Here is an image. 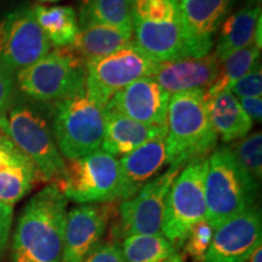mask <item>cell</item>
<instances>
[{
  "instance_id": "obj_34",
  "label": "cell",
  "mask_w": 262,
  "mask_h": 262,
  "mask_svg": "<svg viewBox=\"0 0 262 262\" xmlns=\"http://www.w3.org/2000/svg\"><path fill=\"white\" fill-rule=\"evenodd\" d=\"M239 103L244 112L255 122H261L262 119V98L261 97H242L238 98Z\"/></svg>"
},
{
  "instance_id": "obj_14",
  "label": "cell",
  "mask_w": 262,
  "mask_h": 262,
  "mask_svg": "<svg viewBox=\"0 0 262 262\" xmlns=\"http://www.w3.org/2000/svg\"><path fill=\"white\" fill-rule=\"evenodd\" d=\"M111 216V203L80 204L67 211L62 262H83L100 247Z\"/></svg>"
},
{
  "instance_id": "obj_28",
  "label": "cell",
  "mask_w": 262,
  "mask_h": 262,
  "mask_svg": "<svg viewBox=\"0 0 262 262\" xmlns=\"http://www.w3.org/2000/svg\"><path fill=\"white\" fill-rule=\"evenodd\" d=\"M228 149L242 168L260 182L262 178V134L260 131L238 140Z\"/></svg>"
},
{
  "instance_id": "obj_2",
  "label": "cell",
  "mask_w": 262,
  "mask_h": 262,
  "mask_svg": "<svg viewBox=\"0 0 262 262\" xmlns=\"http://www.w3.org/2000/svg\"><path fill=\"white\" fill-rule=\"evenodd\" d=\"M133 40L150 60L162 63L193 57L182 24L180 0H127Z\"/></svg>"
},
{
  "instance_id": "obj_1",
  "label": "cell",
  "mask_w": 262,
  "mask_h": 262,
  "mask_svg": "<svg viewBox=\"0 0 262 262\" xmlns=\"http://www.w3.org/2000/svg\"><path fill=\"white\" fill-rule=\"evenodd\" d=\"M67 204L56 183L29 199L12 235V262H62Z\"/></svg>"
},
{
  "instance_id": "obj_15",
  "label": "cell",
  "mask_w": 262,
  "mask_h": 262,
  "mask_svg": "<svg viewBox=\"0 0 262 262\" xmlns=\"http://www.w3.org/2000/svg\"><path fill=\"white\" fill-rule=\"evenodd\" d=\"M169 101L170 95L152 77H143L118 91L103 110L148 125L166 126Z\"/></svg>"
},
{
  "instance_id": "obj_20",
  "label": "cell",
  "mask_w": 262,
  "mask_h": 262,
  "mask_svg": "<svg viewBox=\"0 0 262 262\" xmlns=\"http://www.w3.org/2000/svg\"><path fill=\"white\" fill-rule=\"evenodd\" d=\"M102 148L113 157H124L150 140L166 135V126L143 124L113 111L103 110Z\"/></svg>"
},
{
  "instance_id": "obj_35",
  "label": "cell",
  "mask_w": 262,
  "mask_h": 262,
  "mask_svg": "<svg viewBox=\"0 0 262 262\" xmlns=\"http://www.w3.org/2000/svg\"><path fill=\"white\" fill-rule=\"evenodd\" d=\"M247 262H262V250L261 247H258L256 250L254 251L253 255L249 257V260Z\"/></svg>"
},
{
  "instance_id": "obj_7",
  "label": "cell",
  "mask_w": 262,
  "mask_h": 262,
  "mask_svg": "<svg viewBox=\"0 0 262 262\" xmlns=\"http://www.w3.org/2000/svg\"><path fill=\"white\" fill-rule=\"evenodd\" d=\"M52 130L61 156L73 160L102 148L103 110L86 91L52 103Z\"/></svg>"
},
{
  "instance_id": "obj_32",
  "label": "cell",
  "mask_w": 262,
  "mask_h": 262,
  "mask_svg": "<svg viewBox=\"0 0 262 262\" xmlns=\"http://www.w3.org/2000/svg\"><path fill=\"white\" fill-rule=\"evenodd\" d=\"M83 262H126L122 247L116 243L101 244Z\"/></svg>"
},
{
  "instance_id": "obj_36",
  "label": "cell",
  "mask_w": 262,
  "mask_h": 262,
  "mask_svg": "<svg viewBox=\"0 0 262 262\" xmlns=\"http://www.w3.org/2000/svg\"><path fill=\"white\" fill-rule=\"evenodd\" d=\"M6 136V118L5 116H0V139Z\"/></svg>"
},
{
  "instance_id": "obj_23",
  "label": "cell",
  "mask_w": 262,
  "mask_h": 262,
  "mask_svg": "<svg viewBox=\"0 0 262 262\" xmlns=\"http://www.w3.org/2000/svg\"><path fill=\"white\" fill-rule=\"evenodd\" d=\"M131 41L133 32L106 25H86L79 27L71 49L86 61L116 52Z\"/></svg>"
},
{
  "instance_id": "obj_25",
  "label": "cell",
  "mask_w": 262,
  "mask_h": 262,
  "mask_svg": "<svg viewBox=\"0 0 262 262\" xmlns=\"http://www.w3.org/2000/svg\"><path fill=\"white\" fill-rule=\"evenodd\" d=\"M126 262H186L185 256L163 234H136L124 238Z\"/></svg>"
},
{
  "instance_id": "obj_19",
  "label": "cell",
  "mask_w": 262,
  "mask_h": 262,
  "mask_svg": "<svg viewBox=\"0 0 262 262\" xmlns=\"http://www.w3.org/2000/svg\"><path fill=\"white\" fill-rule=\"evenodd\" d=\"M165 140L166 135L157 137L118 159L120 168L119 201L133 198L147 182L155 179L164 166L168 165Z\"/></svg>"
},
{
  "instance_id": "obj_33",
  "label": "cell",
  "mask_w": 262,
  "mask_h": 262,
  "mask_svg": "<svg viewBox=\"0 0 262 262\" xmlns=\"http://www.w3.org/2000/svg\"><path fill=\"white\" fill-rule=\"evenodd\" d=\"M12 206L0 202V254L5 250L12 226Z\"/></svg>"
},
{
  "instance_id": "obj_24",
  "label": "cell",
  "mask_w": 262,
  "mask_h": 262,
  "mask_svg": "<svg viewBox=\"0 0 262 262\" xmlns=\"http://www.w3.org/2000/svg\"><path fill=\"white\" fill-rule=\"evenodd\" d=\"M33 10L41 31L51 45L58 49L68 48L73 44L79 33V21L73 8L38 5Z\"/></svg>"
},
{
  "instance_id": "obj_10",
  "label": "cell",
  "mask_w": 262,
  "mask_h": 262,
  "mask_svg": "<svg viewBox=\"0 0 262 262\" xmlns=\"http://www.w3.org/2000/svg\"><path fill=\"white\" fill-rule=\"evenodd\" d=\"M157 64L133 40L112 54L86 60L85 91L103 110L118 91L140 78L152 77Z\"/></svg>"
},
{
  "instance_id": "obj_18",
  "label": "cell",
  "mask_w": 262,
  "mask_h": 262,
  "mask_svg": "<svg viewBox=\"0 0 262 262\" xmlns=\"http://www.w3.org/2000/svg\"><path fill=\"white\" fill-rule=\"evenodd\" d=\"M44 181L35 164L8 136L0 139V202L14 206Z\"/></svg>"
},
{
  "instance_id": "obj_6",
  "label": "cell",
  "mask_w": 262,
  "mask_h": 262,
  "mask_svg": "<svg viewBox=\"0 0 262 262\" xmlns=\"http://www.w3.org/2000/svg\"><path fill=\"white\" fill-rule=\"evenodd\" d=\"M19 91L34 102L56 103L85 90L86 61L71 47L58 48L17 72Z\"/></svg>"
},
{
  "instance_id": "obj_31",
  "label": "cell",
  "mask_w": 262,
  "mask_h": 262,
  "mask_svg": "<svg viewBox=\"0 0 262 262\" xmlns=\"http://www.w3.org/2000/svg\"><path fill=\"white\" fill-rule=\"evenodd\" d=\"M15 98V79L12 72L0 64V116H6Z\"/></svg>"
},
{
  "instance_id": "obj_26",
  "label": "cell",
  "mask_w": 262,
  "mask_h": 262,
  "mask_svg": "<svg viewBox=\"0 0 262 262\" xmlns=\"http://www.w3.org/2000/svg\"><path fill=\"white\" fill-rule=\"evenodd\" d=\"M261 50L255 45H250L241 50L232 52L219 64L217 74L210 86L204 91V100L216 95L229 91L237 81L256 67L260 60Z\"/></svg>"
},
{
  "instance_id": "obj_30",
  "label": "cell",
  "mask_w": 262,
  "mask_h": 262,
  "mask_svg": "<svg viewBox=\"0 0 262 262\" xmlns=\"http://www.w3.org/2000/svg\"><path fill=\"white\" fill-rule=\"evenodd\" d=\"M237 98L262 96V71L257 64L248 74L241 78L229 90Z\"/></svg>"
},
{
  "instance_id": "obj_12",
  "label": "cell",
  "mask_w": 262,
  "mask_h": 262,
  "mask_svg": "<svg viewBox=\"0 0 262 262\" xmlns=\"http://www.w3.org/2000/svg\"><path fill=\"white\" fill-rule=\"evenodd\" d=\"M182 168L169 166L162 175L147 182L133 198L120 203V233L124 237L136 234H162L164 209L173 180Z\"/></svg>"
},
{
  "instance_id": "obj_22",
  "label": "cell",
  "mask_w": 262,
  "mask_h": 262,
  "mask_svg": "<svg viewBox=\"0 0 262 262\" xmlns=\"http://www.w3.org/2000/svg\"><path fill=\"white\" fill-rule=\"evenodd\" d=\"M262 18L260 4L248 5L234 12L220 27L215 48V57L222 62L232 52L254 45L255 29Z\"/></svg>"
},
{
  "instance_id": "obj_29",
  "label": "cell",
  "mask_w": 262,
  "mask_h": 262,
  "mask_svg": "<svg viewBox=\"0 0 262 262\" xmlns=\"http://www.w3.org/2000/svg\"><path fill=\"white\" fill-rule=\"evenodd\" d=\"M214 231L215 229L212 228V226L209 224L206 219L193 226L183 248H185L186 254L194 262H202L203 258L205 257L211 244Z\"/></svg>"
},
{
  "instance_id": "obj_8",
  "label": "cell",
  "mask_w": 262,
  "mask_h": 262,
  "mask_svg": "<svg viewBox=\"0 0 262 262\" xmlns=\"http://www.w3.org/2000/svg\"><path fill=\"white\" fill-rule=\"evenodd\" d=\"M206 169L208 157L189 162L173 180L166 196L162 234L178 250L183 248L193 226L206 219Z\"/></svg>"
},
{
  "instance_id": "obj_5",
  "label": "cell",
  "mask_w": 262,
  "mask_h": 262,
  "mask_svg": "<svg viewBox=\"0 0 262 262\" xmlns=\"http://www.w3.org/2000/svg\"><path fill=\"white\" fill-rule=\"evenodd\" d=\"M5 118L9 139L35 164L44 181L57 182L63 175L66 162L52 130V103H17Z\"/></svg>"
},
{
  "instance_id": "obj_21",
  "label": "cell",
  "mask_w": 262,
  "mask_h": 262,
  "mask_svg": "<svg viewBox=\"0 0 262 262\" xmlns=\"http://www.w3.org/2000/svg\"><path fill=\"white\" fill-rule=\"evenodd\" d=\"M205 106L216 135L224 142L243 139L253 129L254 122L231 91H224L208 98Z\"/></svg>"
},
{
  "instance_id": "obj_4",
  "label": "cell",
  "mask_w": 262,
  "mask_h": 262,
  "mask_svg": "<svg viewBox=\"0 0 262 262\" xmlns=\"http://www.w3.org/2000/svg\"><path fill=\"white\" fill-rule=\"evenodd\" d=\"M258 183L227 146L215 148L208 157L204 182L206 220L212 228L256 205Z\"/></svg>"
},
{
  "instance_id": "obj_13",
  "label": "cell",
  "mask_w": 262,
  "mask_h": 262,
  "mask_svg": "<svg viewBox=\"0 0 262 262\" xmlns=\"http://www.w3.org/2000/svg\"><path fill=\"white\" fill-rule=\"evenodd\" d=\"M262 219L257 204L215 228L202 262H247L261 247Z\"/></svg>"
},
{
  "instance_id": "obj_16",
  "label": "cell",
  "mask_w": 262,
  "mask_h": 262,
  "mask_svg": "<svg viewBox=\"0 0 262 262\" xmlns=\"http://www.w3.org/2000/svg\"><path fill=\"white\" fill-rule=\"evenodd\" d=\"M235 0H180L182 24L193 57L210 54L216 32Z\"/></svg>"
},
{
  "instance_id": "obj_37",
  "label": "cell",
  "mask_w": 262,
  "mask_h": 262,
  "mask_svg": "<svg viewBox=\"0 0 262 262\" xmlns=\"http://www.w3.org/2000/svg\"><path fill=\"white\" fill-rule=\"evenodd\" d=\"M42 3H56V2H60V0H40Z\"/></svg>"
},
{
  "instance_id": "obj_3",
  "label": "cell",
  "mask_w": 262,
  "mask_h": 262,
  "mask_svg": "<svg viewBox=\"0 0 262 262\" xmlns=\"http://www.w3.org/2000/svg\"><path fill=\"white\" fill-rule=\"evenodd\" d=\"M166 160L183 168L192 160L208 157L219 136L206 112L204 91L194 90L170 97L166 119Z\"/></svg>"
},
{
  "instance_id": "obj_9",
  "label": "cell",
  "mask_w": 262,
  "mask_h": 262,
  "mask_svg": "<svg viewBox=\"0 0 262 262\" xmlns=\"http://www.w3.org/2000/svg\"><path fill=\"white\" fill-rule=\"evenodd\" d=\"M55 183L68 201L78 204L112 203L119 198V160L102 149L96 150L70 160Z\"/></svg>"
},
{
  "instance_id": "obj_17",
  "label": "cell",
  "mask_w": 262,
  "mask_h": 262,
  "mask_svg": "<svg viewBox=\"0 0 262 262\" xmlns=\"http://www.w3.org/2000/svg\"><path fill=\"white\" fill-rule=\"evenodd\" d=\"M219 64L220 62L214 54L162 62L157 64L152 78L169 95L194 90L205 91L214 81Z\"/></svg>"
},
{
  "instance_id": "obj_11",
  "label": "cell",
  "mask_w": 262,
  "mask_h": 262,
  "mask_svg": "<svg viewBox=\"0 0 262 262\" xmlns=\"http://www.w3.org/2000/svg\"><path fill=\"white\" fill-rule=\"evenodd\" d=\"M50 51L51 44L33 8L19 6L0 18V64L12 73L35 63Z\"/></svg>"
},
{
  "instance_id": "obj_27",
  "label": "cell",
  "mask_w": 262,
  "mask_h": 262,
  "mask_svg": "<svg viewBox=\"0 0 262 262\" xmlns=\"http://www.w3.org/2000/svg\"><path fill=\"white\" fill-rule=\"evenodd\" d=\"M79 27L106 25L133 32L127 0H79Z\"/></svg>"
}]
</instances>
